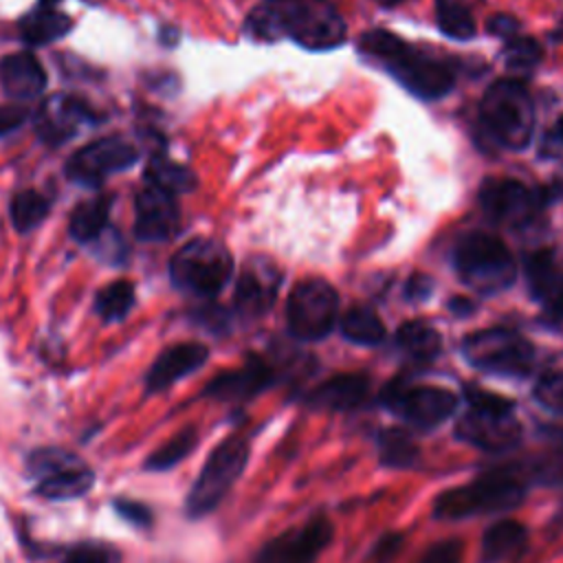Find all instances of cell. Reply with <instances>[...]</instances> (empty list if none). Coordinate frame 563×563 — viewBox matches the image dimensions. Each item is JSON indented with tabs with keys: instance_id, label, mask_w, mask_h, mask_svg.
<instances>
[{
	"instance_id": "cell-41",
	"label": "cell",
	"mask_w": 563,
	"mask_h": 563,
	"mask_svg": "<svg viewBox=\"0 0 563 563\" xmlns=\"http://www.w3.org/2000/svg\"><path fill=\"white\" fill-rule=\"evenodd\" d=\"M462 561V543L457 539H444L424 550L418 563H460Z\"/></svg>"
},
{
	"instance_id": "cell-8",
	"label": "cell",
	"mask_w": 563,
	"mask_h": 563,
	"mask_svg": "<svg viewBox=\"0 0 563 563\" xmlns=\"http://www.w3.org/2000/svg\"><path fill=\"white\" fill-rule=\"evenodd\" d=\"M466 361L484 372L501 376H526L534 365L532 343L515 330L488 328L462 341Z\"/></svg>"
},
{
	"instance_id": "cell-53",
	"label": "cell",
	"mask_w": 563,
	"mask_h": 563,
	"mask_svg": "<svg viewBox=\"0 0 563 563\" xmlns=\"http://www.w3.org/2000/svg\"><path fill=\"white\" fill-rule=\"evenodd\" d=\"M268 4H277V2H282V0H266Z\"/></svg>"
},
{
	"instance_id": "cell-38",
	"label": "cell",
	"mask_w": 563,
	"mask_h": 563,
	"mask_svg": "<svg viewBox=\"0 0 563 563\" xmlns=\"http://www.w3.org/2000/svg\"><path fill=\"white\" fill-rule=\"evenodd\" d=\"M523 475L526 479L530 477L541 484H559L563 482V455L561 453L537 455Z\"/></svg>"
},
{
	"instance_id": "cell-39",
	"label": "cell",
	"mask_w": 563,
	"mask_h": 563,
	"mask_svg": "<svg viewBox=\"0 0 563 563\" xmlns=\"http://www.w3.org/2000/svg\"><path fill=\"white\" fill-rule=\"evenodd\" d=\"M119 552L103 543H79L75 545L64 563H119Z\"/></svg>"
},
{
	"instance_id": "cell-25",
	"label": "cell",
	"mask_w": 563,
	"mask_h": 563,
	"mask_svg": "<svg viewBox=\"0 0 563 563\" xmlns=\"http://www.w3.org/2000/svg\"><path fill=\"white\" fill-rule=\"evenodd\" d=\"M112 200H114V196H110V194L81 200L70 211V218H68V233H70V238L75 242H79V244L95 242L108 229V220H110V211H112Z\"/></svg>"
},
{
	"instance_id": "cell-14",
	"label": "cell",
	"mask_w": 563,
	"mask_h": 563,
	"mask_svg": "<svg viewBox=\"0 0 563 563\" xmlns=\"http://www.w3.org/2000/svg\"><path fill=\"white\" fill-rule=\"evenodd\" d=\"M383 402L409 424L418 429H433L455 411L457 398L449 389L435 385L391 383L383 391Z\"/></svg>"
},
{
	"instance_id": "cell-6",
	"label": "cell",
	"mask_w": 563,
	"mask_h": 563,
	"mask_svg": "<svg viewBox=\"0 0 563 563\" xmlns=\"http://www.w3.org/2000/svg\"><path fill=\"white\" fill-rule=\"evenodd\" d=\"M468 411L457 420L455 433L460 440L484 451H508L521 438V424L512 402L504 396L468 387Z\"/></svg>"
},
{
	"instance_id": "cell-2",
	"label": "cell",
	"mask_w": 563,
	"mask_h": 563,
	"mask_svg": "<svg viewBox=\"0 0 563 563\" xmlns=\"http://www.w3.org/2000/svg\"><path fill=\"white\" fill-rule=\"evenodd\" d=\"M526 497V475L519 468L501 466L482 473L468 484L440 493L433 501L438 519H466L475 515L517 508Z\"/></svg>"
},
{
	"instance_id": "cell-40",
	"label": "cell",
	"mask_w": 563,
	"mask_h": 563,
	"mask_svg": "<svg viewBox=\"0 0 563 563\" xmlns=\"http://www.w3.org/2000/svg\"><path fill=\"white\" fill-rule=\"evenodd\" d=\"M92 244H97V255L108 264H121L125 260V242L114 229H106Z\"/></svg>"
},
{
	"instance_id": "cell-29",
	"label": "cell",
	"mask_w": 563,
	"mask_h": 563,
	"mask_svg": "<svg viewBox=\"0 0 563 563\" xmlns=\"http://www.w3.org/2000/svg\"><path fill=\"white\" fill-rule=\"evenodd\" d=\"M134 284L130 279H114L106 284L95 297V312L103 323L123 321L134 306Z\"/></svg>"
},
{
	"instance_id": "cell-35",
	"label": "cell",
	"mask_w": 563,
	"mask_h": 563,
	"mask_svg": "<svg viewBox=\"0 0 563 563\" xmlns=\"http://www.w3.org/2000/svg\"><path fill=\"white\" fill-rule=\"evenodd\" d=\"M543 57V48L534 37L528 35H515L504 42V62L510 70L517 73H530L539 66Z\"/></svg>"
},
{
	"instance_id": "cell-48",
	"label": "cell",
	"mask_w": 563,
	"mask_h": 563,
	"mask_svg": "<svg viewBox=\"0 0 563 563\" xmlns=\"http://www.w3.org/2000/svg\"><path fill=\"white\" fill-rule=\"evenodd\" d=\"M449 310H453L457 314H468L473 310V303L468 299H464V297H453L449 301Z\"/></svg>"
},
{
	"instance_id": "cell-18",
	"label": "cell",
	"mask_w": 563,
	"mask_h": 563,
	"mask_svg": "<svg viewBox=\"0 0 563 563\" xmlns=\"http://www.w3.org/2000/svg\"><path fill=\"white\" fill-rule=\"evenodd\" d=\"M279 284H282V273L275 266V262L266 257L249 260V264L242 268L235 284V295H233L235 310L246 319H255L264 314L273 306Z\"/></svg>"
},
{
	"instance_id": "cell-28",
	"label": "cell",
	"mask_w": 563,
	"mask_h": 563,
	"mask_svg": "<svg viewBox=\"0 0 563 563\" xmlns=\"http://www.w3.org/2000/svg\"><path fill=\"white\" fill-rule=\"evenodd\" d=\"M396 345L416 363L433 361L442 350L440 332L427 321H405L396 332Z\"/></svg>"
},
{
	"instance_id": "cell-49",
	"label": "cell",
	"mask_w": 563,
	"mask_h": 563,
	"mask_svg": "<svg viewBox=\"0 0 563 563\" xmlns=\"http://www.w3.org/2000/svg\"><path fill=\"white\" fill-rule=\"evenodd\" d=\"M158 40L165 44V46H174L178 42V29L176 26H163L161 33H158Z\"/></svg>"
},
{
	"instance_id": "cell-44",
	"label": "cell",
	"mask_w": 563,
	"mask_h": 563,
	"mask_svg": "<svg viewBox=\"0 0 563 563\" xmlns=\"http://www.w3.org/2000/svg\"><path fill=\"white\" fill-rule=\"evenodd\" d=\"M488 31H490L493 35H497V37H501V40L506 42V40H510V37L519 35V22H517L515 18L506 15V13H501V15H493V18L488 20Z\"/></svg>"
},
{
	"instance_id": "cell-46",
	"label": "cell",
	"mask_w": 563,
	"mask_h": 563,
	"mask_svg": "<svg viewBox=\"0 0 563 563\" xmlns=\"http://www.w3.org/2000/svg\"><path fill=\"white\" fill-rule=\"evenodd\" d=\"M400 545H402V537H400V534H385V537L376 543V548H374V552H372L374 563H387L394 554H398Z\"/></svg>"
},
{
	"instance_id": "cell-42",
	"label": "cell",
	"mask_w": 563,
	"mask_h": 563,
	"mask_svg": "<svg viewBox=\"0 0 563 563\" xmlns=\"http://www.w3.org/2000/svg\"><path fill=\"white\" fill-rule=\"evenodd\" d=\"M117 512L128 519L132 526L136 528H147L152 523V512L147 506H143L141 501H132V499H117L114 501Z\"/></svg>"
},
{
	"instance_id": "cell-27",
	"label": "cell",
	"mask_w": 563,
	"mask_h": 563,
	"mask_svg": "<svg viewBox=\"0 0 563 563\" xmlns=\"http://www.w3.org/2000/svg\"><path fill=\"white\" fill-rule=\"evenodd\" d=\"M145 183L152 187H158L167 194H187L196 189L198 178L196 174L187 167L180 165L172 158H167L163 152H154L145 165Z\"/></svg>"
},
{
	"instance_id": "cell-33",
	"label": "cell",
	"mask_w": 563,
	"mask_h": 563,
	"mask_svg": "<svg viewBox=\"0 0 563 563\" xmlns=\"http://www.w3.org/2000/svg\"><path fill=\"white\" fill-rule=\"evenodd\" d=\"M378 446H380V462L387 466L405 468L418 460V444L402 429L383 431L378 438Z\"/></svg>"
},
{
	"instance_id": "cell-13",
	"label": "cell",
	"mask_w": 563,
	"mask_h": 563,
	"mask_svg": "<svg viewBox=\"0 0 563 563\" xmlns=\"http://www.w3.org/2000/svg\"><path fill=\"white\" fill-rule=\"evenodd\" d=\"M477 202L490 222L517 229L528 224L550 202V196L545 189H530L515 178H486L479 187Z\"/></svg>"
},
{
	"instance_id": "cell-15",
	"label": "cell",
	"mask_w": 563,
	"mask_h": 563,
	"mask_svg": "<svg viewBox=\"0 0 563 563\" xmlns=\"http://www.w3.org/2000/svg\"><path fill=\"white\" fill-rule=\"evenodd\" d=\"M101 119L103 117L84 99L59 92L40 103L33 117V128L44 145L59 147L75 139L81 128H92L101 123Z\"/></svg>"
},
{
	"instance_id": "cell-26",
	"label": "cell",
	"mask_w": 563,
	"mask_h": 563,
	"mask_svg": "<svg viewBox=\"0 0 563 563\" xmlns=\"http://www.w3.org/2000/svg\"><path fill=\"white\" fill-rule=\"evenodd\" d=\"M528 543V530L515 519H501L493 523L482 537V561L501 563L521 554Z\"/></svg>"
},
{
	"instance_id": "cell-54",
	"label": "cell",
	"mask_w": 563,
	"mask_h": 563,
	"mask_svg": "<svg viewBox=\"0 0 563 563\" xmlns=\"http://www.w3.org/2000/svg\"><path fill=\"white\" fill-rule=\"evenodd\" d=\"M561 319H563V314H561Z\"/></svg>"
},
{
	"instance_id": "cell-47",
	"label": "cell",
	"mask_w": 563,
	"mask_h": 563,
	"mask_svg": "<svg viewBox=\"0 0 563 563\" xmlns=\"http://www.w3.org/2000/svg\"><path fill=\"white\" fill-rule=\"evenodd\" d=\"M548 143L552 147H563V114L556 119V123L548 132Z\"/></svg>"
},
{
	"instance_id": "cell-31",
	"label": "cell",
	"mask_w": 563,
	"mask_h": 563,
	"mask_svg": "<svg viewBox=\"0 0 563 563\" xmlns=\"http://www.w3.org/2000/svg\"><path fill=\"white\" fill-rule=\"evenodd\" d=\"M48 211H51V200L35 189L18 191L9 205V216H11L13 229L22 235H26L35 227H40L44 222V218L48 216Z\"/></svg>"
},
{
	"instance_id": "cell-17",
	"label": "cell",
	"mask_w": 563,
	"mask_h": 563,
	"mask_svg": "<svg viewBox=\"0 0 563 563\" xmlns=\"http://www.w3.org/2000/svg\"><path fill=\"white\" fill-rule=\"evenodd\" d=\"M180 224V209L174 194L158 187H143L134 198V238L141 242H167Z\"/></svg>"
},
{
	"instance_id": "cell-16",
	"label": "cell",
	"mask_w": 563,
	"mask_h": 563,
	"mask_svg": "<svg viewBox=\"0 0 563 563\" xmlns=\"http://www.w3.org/2000/svg\"><path fill=\"white\" fill-rule=\"evenodd\" d=\"M332 523L317 515L301 528L286 530L271 539L257 554L255 563H314L332 541Z\"/></svg>"
},
{
	"instance_id": "cell-9",
	"label": "cell",
	"mask_w": 563,
	"mask_h": 563,
	"mask_svg": "<svg viewBox=\"0 0 563 563\" xmlns=\"http://www.w3.org/2000/svg\"><path fill=\"white\" fill-rule=\"evenodd\" d=\"M284 35L308 51H332L345 40V22L328 0H282Z\"/></svg>"
},
{
	"instance_id": "cell-37",
	"label": "cell",
	"mask_w": 563,
	"mask_h": 563,
	"mask_svg": "<svg viewBox=\"0 0 563 563\" xmlns=\"http://www.w3.org/2000/svg\"><path fill=\"white\" fill-rule=\"evenodd\" d=\"M534 398L543 409L563 416V372H545L534 385Z\"/></svg>"
},
{
	"instance_id": "cell-43",
	"label": "cell",
	"mask_w": 563,
	"mask_h": 563,
	"mask_svg": "<svg viewBox=\"0 0 563 563\" xmlns=\"http://www.w3.org/2000/svg\"><path fill=\"white\" fill-rule=\"evenodd\" d=\"M26 117H29V108L24 106H18V103L0 106V136L18 130L26 121Z\"/></svg>"
},
{
	"instance_id": "cell-3",
	"label": "cell",
	"mask_w": 563,
	"mask_h": 563,
	"mask_svg": "<svg viewBox=\"0 0 563 563\" xmlns=\"http://www.w3.org/2000/svg\"><path fill=\"white\" fill-rule=\"evenodd\" d=\"M482 132L499 147L523 150L534 130V101L519 79H499L479 101Z\"/></svg>"
},
{
	"instance_id": "cell-21",
	"label": "cell",
	"mask_w": 563,
	"mask_h": 563,
	"mask_svg": "<svg viewBox=\"0 0 563 563\" xmlns=\"http://www.w3.org/2000/svg\"><path fill=\"white\" fill-rule=\"evenodd\" d=\"M526 279L532 297L556 319L563 314V268L550 249H539L526 260Z\"/></svg>"
},
{
	"instance_id": "cell-30",
	"label": "cell",
	"mask_w": 563,
	"mask_h": 563,
	"mask_svg": "<svg viewBox=\"0 0 563 563\" xmlns=\"http://www.w3.org/2000/svg\"><path fill=\"white\" fill-rule=\"evenodd\" d=\"M341 332L356 345H378L385 339V325L380 317L367 306H352L341 317Z\"/></svg>"
},
{
	"instance_id": "cell-1",
	"label": "cell",
	"mask_w": 563,
	"mask_h": 563,
	"mask_svg": "<svg viewBox=\"0 0 563 563\" xmlns=\"http://www.w3.org/2000/svg\"><path fill=\"white\" fill-rule=\"evenodd\" d=\"M358 48L374 62H378L405 90L418 99H440L453 84V70L431 53L407 44L402 37L372 29L358 37Z\"/></svg>"
},
{
	"instance_id": "cell-10",
	"label": "cell",
	"mask_w": 563,
	"mask_h": 563,
	"mask_svg": "<svg viewBox=\"0 0 563 563\" xmlns=\"http://www.w3.org/2000/svg\"><path fill=\"white\" fill-rule=\"evenodd\" d=\"M339 317L336 290L321 277H306L290 290L286 301L288 330L299 341L328 336Z\"/></svg>"
},
{
	"instance_id": "cell-7",
	"label": "cell",
	"mask_w": 563,
	"mask_h": 563,
	"mask_svg": "<svg viewBox=\"0 0 563 563\" xmlns=\"http://www.w3.org/2000/svg\"><path fill=\"white\" fill-rule=\"evenodd\" d=\"M249 462V442L242 435H229L207 457L198 479L187 497V512L202 517L211 512L229 488L238 482Z\"/></svg>"
},
{
	"instance_id": "cell-12",
	"label": "cell",
	"mask_w": 563,
	"mask_h": 563,
	"mask_svg": "<svg viewBox=\"0 0 563 563\" xmlns=\"http://www.w3.org/2000/svg\"><path fill=\"white\" fill-rule=\"evenodd\" d=\"M139 161V150L123 136H99L79 147L64 167L68 180L79 187H101L112 174L130 169Z\"/></svg>"
},
{
	"instance_id": "cell-45",
	"label": "cell",
	"mask_w": 563,
	"mask_h": 563,
	"mask_svg": "<svg viewBox=\"0 0 563 563\" xmlns=\"http://www.w3.org/2000/svg\"><path fill=\"white\" fill-rule=\"evenodd\" d=\"M431 288H433L431 277H427L424 273H413L405 286V295H407V299L422 301L431 295Z\"/></svg>"
},
{
	"instance_id": "cell-20",
	"label": "cell",
	"mask_w": 563,
	"mask_h": 563,
	"mask_svg": "<svg viewBox=\"0 0 563 563\" xmlns=\"http://www.w3.org/2000/svg\"><path fill=\"white\" fill-rule=\"evenodd\" d=\"M46 81V70L31 51L9 53L0 59V86L11 99H35L44 92Z\"/></svg>"
},
{
	"instance_id": "cell-32",
	"label": "cell",
	"mask_w": 563,
	"mask_h": 563,
	"mask_svg": "<svg viewBox=\"0 0 563 563\" xmlns=\"http://www.w3.org/2000/svg\"><path fill=\"white\" fill-rule=\"evenodd\" d=\"M435 22L446 37L471 40L475 35V18L466 0H433Z\"/></svg>"
},
{
	"instance_id": "cell-36",
	"label": "cell",
	"mask_w": 563,
	"mask_h": 563,
	"mask_svg": "<svg viewBox=\"0 0 563 563\" xmlns=\"http://www.w3.org/2000/svg\"><path fill=\"white\" fill-rule=\"evenodd\" d=\"M196 431L194 429H185L178 435H174L167 444H163L158 451H154L147 460V468L152 471H167L172 466H176L183 457H187L191 453V449L196 446Z\"/></svg>"
},
{
	"instance_id": "cell-5",
	"label": "cell",
	"mask_w": 563,
	"mask_h": 563,
	"mask_svg": "<svg viewBox=\"0 0 563 563\" xmlns=\"http://www.w3.org/2000/svg\"><path fill=\"white\" fill-rule=\"evenodd\" d=\"M233 275V257L216 238H194L185 242L169 260V279L174 288L191 297H216Z\"/></svg>"
},
{
	"instance_id": "cell-52",
	"label": "cell",
	"mask_w": 563,
	"mask_h": 563,
	"mask_svg": "<svg viewBox=\"0 0 563 563\" xmlns=\"http://www.w3.org/2000/svg\"><path fill=\"white\" fill-rule=\"evenodd\" d=\"M380 4H385V7H396V4H402L405 0H378Z\"/></svg>"
},
{
	"instance_id": "cell-4",
	"label": "cell",
	"mask_w": 563,
	"mask_h": 563,
	"mask_svg": "<svg viewBox=\"0 0 563 563\" xmlns=\"http://www.w3.org/2000/svg\"><path fill=\"white\" fill-rule=\"evenodd\" d=\"M457 277L482 295L506 290L517 277V262L506 242L493 233H466L453 249Z\"/></svg>"
},
{
	"instance_id": "cell-23",
	"label": "cell",
	"mask_w": 563,
	"mask_h": 563,
	"mask_svg": "<svg viewBox=\"0 0 563 563\" xmlns=\"http://www.w3.org/2000/svg\"><path fill=\"white\" fill-rule=\"evenodd\" d=\"M369 394V378L358 372L334 374L328 380L319 383L308 394V405L314 409L328 411H347L356 409L367 400Z\"/></svg>"
},
{
	"instance_id": "cell-11",
	"label": "cell",
	"mask_w": 563,
	"mask_h": 563,
	"mask_svg": "<svg viewBox=\"0 0 563 563\" xmlns=\"http://www.w3.org/2000/svg\"><path fill=\"white\" fill-rule=\"evenodd\" d=\"M29 475L35 479V488L48 499H77L86 495L95 484V473L77 455L46 446L29 455Z\"/></svg>"
},
{
	"instance_id": "cell-24",
	"label": "cell",
	"mask_w": 563,
	"mask_h": 563,
	"mask_svg": "<svg viewBox=\"0 0 563 563\" xmlns=\"http://www.w3.org/2000/svg\"><path fill=\"white\" fill-rule=\"evenodd\" d=\"M18 31L24 44L29 46H46L73 31V20L57 7L35 4L29 13H24L18 22Z\"/></svg>"
},
{
	"instance_id": "cell-50",
	"label": "cell",
	"mask_w": 563,
	"mask_h": 563,
	"mask_svg": "<svg viewBox=\"0 0 563 563\" xmlns=\"http://www.w3.org/2000/svg\"><path fill=\"white\" fill-rule=\"evenodd\" d=\"M62 0H37V4L42 7H57ZM84 2H90V4H99L101 0H84Z\"/></svg>"
},
{
	"instance_id": "cell-34",
	"label": "cell",
	"mask_w": 563,
	"mask_h": 563,
	"mask_svg": "<svg viewBox=\"0 0 563 563\" xmlns=\"http://www.w3.org/2000/svg\"><path fill=\"white\" fill-rule=\"evenodd\" d=\"M244 31L251 40H257V42H277L284 35V26H282V15L277 11L275 4H262V7H255L246 20H244Z\"/></svg>"
},
{
	"instance_id": "cell-22",
	"label": "cell",
	"mask_w": 563,
	"mask_h": 563,
	"mask_svg": "<svg viewBox=\"0 0 563 563\" xmlns=\"http://www.w3.org/2000/svg\"><path fill=\"white\" fill-rule=\"evenodd\" d=\"M273 380V369L257 356H251L242 367L216 376L205 394L218 400H246L266 389Z\"/></svg>"
},
{
	"instance_id": "cell-51",
	"label": "cell",
	"mask_w": 563,
	"mask_h": 563,
	"mask_svg": "<svg viewBox=\"0 0 563 563\" xmlns=\"http://www.w3.org/2000/svg\"><path fill=\"white\" fill-rule=\"evenodd\" d=\"M552 40L554 42H563V20L556 24V29L552 31Z\"/></svg>"
},
{
	"instance_id": "cell-19",
	"label": "cell",
	"mask_w": 563,
	"mask_h": 563,
	"mask_svg": "<svg viewBox=\"0 0 563 563\" xmlns=\"http://www.w3.org/2000/svg\"><path fill=\"white\" fill-rule=\"evenodd\" d=\"M207 356L209 350L202 343H176L163 350L145 376L147 391H163L172 387L176 380L202 367Z\"/></svg>"
}]
</instances>
